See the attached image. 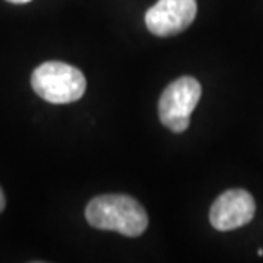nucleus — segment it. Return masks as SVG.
<instances>
[{
	"instance_id": "7ed1b4c3",
	"label": "nucleus",
	"mask_w": 263,
	"mask_h": 263,
	"mask_svg": "<svg viewBox=\"0 0 263 263\" xmlns=\"http://www.w3.org/2000/svg\"><path fill=\"white\" fill-rule=\"evenodd\" d=\"M202 96V86L193 77H180L164 89L159 99V118L166 128L183 134Z\"/></svg>"
},
{
	"instance_id": "39448f33",
	"label": "nucleus",
	"mask_w": 263,
	"mask_h": 263,
	"mask_svg": "<svg viewBox=\"0 0 263 263\" xmlns=\"http://www.w3.org/2000/svg\"><path fill=\"white\" fill-rule=\"evenodd\" d=\"M255 200L246 190L234 188L215 198L210 209V224L217 231H233L243 228L255 217Z\"/></svg>"
},
{
	"instance_id": "0eeeda50",
	"label": "nucleus",
	"mask_w": 263,
	"mask_h": 263,
	"mask_svg": "<svg viewBox=\"0 0 263 263\" xmlns=\"http://www.w3.org/2000/svg\"><path fill=\"white\" fill-rule=\"evenodd\" d=\"M7 2H12V4H28L31 0H7Z\"/></svg>"
},
{
	"instance_id": "f257e3e1",
	"label": "nucleus",
	"mask_w": 263,
	"mask_h": 263,
	"mask_svg": "<svg viewBox=\"0 0 263 263\" xmlns=\"http://www.w3.org/2000/svg\"><path fill=\"white\" fill-rule=\"evenodd\" d=\"M86 219L92 228L117 231L128 238L144 234L149 226L145 209L128 195H101L92 198L86 207Z\"/></svg>"
},
{
	"instance_id": "20e7f679",
	"label": "nucleus",
	"mask_w": 263,
	"mask_h": 263,
	"mask_svg": "<svg viewBox=\"0 0 263 263\" xmlns=\"http://www.w3.org/2000/svg\"><path fill=\"white\" fill-rule=\"evenodd\" d=\"M197 17V0H159L147 10L145 26L154 36L167 38L185 31Z\"/></svg>"
},
{
	"instance_id": "6e6552de",
	"label": "nucleus",
	"mask_w": 263,
	"mask_h": 263,
	"mask_svg": "<svg viewBox=\"0 0 263 263\" xmlns=\"http://www.w3.org/2000/svg\"><path fill=\"white\" fill-rule=\"evenodd\" d=\"M258 256H263V248H258Z\"/></svg>"
},
{
	"instance_id": "423d86ee",
	"label": "nucleus",
	"mask_w": 263,
	"mask_h": 263,
	"mask_svg": "<svg viewBox=\"0 0 263 263\" xmlns=\"http://www.w3.org/2000/svg\"><path fill=\"white\" fill-rule=\"evenodd\" d=\"M5 209V197H4V192H2V188H0V212Z\"/></svg>"
},
{
	"instance_id": "f03ea898",
	"label": "nucleus",
	"mask_w": 263,
	"mask_h": 263,
	"mask_svg": "<svg viewBox=\"0 0 263 263\" xmlns=\"http://www.w3.org/2000/svg\"><path fill=\"white\" fill-rule=\"evenodd\" d=\"M34 92L51 104H68L86 92V77L73 65L64 62H45L31 76Z\"/></svg>"
}]
</instances>
